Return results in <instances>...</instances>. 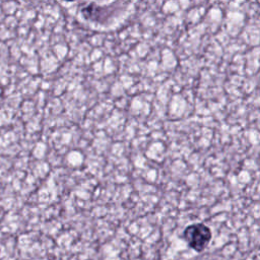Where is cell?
Listing matches in <instances>:
<instances>
[{
	"instance_id": "cell-1",
	"label": "cell",
	"mask_w": 260,
	"mask_h": 260,
	"mask_svg": "<svg viewBox=\"0 0 260 260\" xmlns=\"http://www.w3.org/2000/svg\"><path fill=\"white\" fill-rule=\"evenodd\" d=\"M212 234L210 229L202 223H192L184 230V238L189 247L196 252H202L211 240Z\"/></svg>"
},
{
	"instance_id": "cell-2",
	"label": "cell",
	"mask_w": 260,
	"mask_h": 260,
	"mask_svg": "<svg viewBox=\"0 0 260 260\" xmlns=\"http://www.w3.org/2000/svg\"><path fill=\"white\" fill-rule=\"evenodd\" d=\"M64 1H66V2H72V1H75V0H64Z\"/></svg>"
}]
</instances>
